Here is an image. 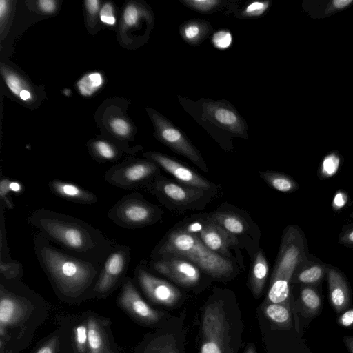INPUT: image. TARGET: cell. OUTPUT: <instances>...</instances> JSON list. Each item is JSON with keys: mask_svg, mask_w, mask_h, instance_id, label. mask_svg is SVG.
<instances>
[{"mask_svg": "<svg viewBox=\"0 0 353 353\" xmlns=\"http://www.w3.org/2000/svg\"><path fill=\"white\" fill-rule=\"evenodd\" d=\"M29 221L61 249L92 263L103 265L117 244L88 223L51 210L37 209Z\"/></svg>", "mask_w": 353, "mask_h": 353, "instance_id": "obj_1", "label": "cell"}, {"mask_svg": "<svg viewBox=\"0 0 353 353\" xmlns=\"http://www.w3.org/2000/svg\"><path fill=\"white\" fill-rule=\"evenodd\" d=\"M33 248L39 263L63 296L77 299L94 286L103 265L83 260L54 246L40 232L34 236Z\"/></svg>", "mask_w": 353, "mask_h": 353, "instance_id": "obj_2", "label": "cell"}, {"mask_svg": "<svg viewBox=\"0 0 353 353\" xmlns=\"http://www.w3.org/2000/svg\"><path fill=\"white\" fill-rule=\"evenodd\" d=\"M165 254L187 259L201 271L214 278L229 276L236 270L234 262L212 252L196 235L180 226L168 233L157 245L151 258Z\"/></svg>", "mask_w": 353, "mask_h": 353, "instance_id": "obj_3", "label": "cell"}, {"mask_svg": "<svg viewBox=\"0 0 353 353\" xmlns=\"http://www.w3.org/2000/svg\"><path fill=\"white\" fill-rule=\"evenodd\" d=\"M145 190L168 208L179 212L203 209L214 192L174 182L161 174Z\"/></svg>", "mask_w": 353, "mask_h": 353, "instance_id": "obj_4", "label": "cell"}, {"mask_svg": "<svg viewBox=\"0 0 353 353\" xmlns=\"http://www.w3.org/2000/svg\"><path fill=\"white\" fill-rule=\"evenodd\" d=\"M163 210L144 199L139 192L123 196L108 211V217L116 225L126 229L150 225L161 218Z\"/></svg>", "mask_w": 353, "mask_h": 353, "instance_id": "obj_5", "label": "cell"}, {"mask_svg": "<svg viewBox=\"0 0 353 353\" xmlns=\"http://www.w3.org/2000/svg\"><path fill=\"white\" fill-rule=\"evenodd\" d=\"M292 232L283 239L271 279L268 298L272 303L288 304L289 283L300 256V249Z\"/></svg>", "mask_w": 353, "mask_h": 353, "instance_id": "obj_6", "label": "cell"}, {"mask_svg": "<svg viewBox=\"0 0 353 353\" xmlns=\"http://www.w3.org/2000/svg\"><path fill=\"white\" fill-rule=\"evenodd\" d=\"M160 175V167L154 162L148 159H130L110 168L104 178L119 188L145 190Z\"/></svg>", "mask_w": 353, "mask_h": 353, "instance_id": "obj_7", "label": "cell"}, {"mask_svg": "<svg viewBox=\"0 0 353 353\" xmlns=\"http://www.w3.org/2000/svg\"><path fill=\"white\" fill-rule=\"evenodd\" d=\"M180 227L196 235L212 252L233 262L236 261L232 255V250L236 251L239 241L208 216H191Z\"/></svg>", "mask_w": 353, "mask_h": 353, "instance_id": "obj_8", "label": "cell"}, {"mask_svg": "<svg viewBox=\"0 0 353 353\" xmlns=\"http://www.w3.org/2000/svg\"><path fill=\"white\" fill-rule=\"evenodd\" d=\"M223 306L219 301L208 305L204 310L201 353H225L228 323Z\"/></svg>", "mask_w": 353, "mask_h": 353, "instance_id": "obj_9", "label": "cell"}, {"mask_svg": "<svg viewBox=\"0 0 353 353\" xmlns=\"http://www.w3.org/2000/svg\"><path fill=\"white\" fill-rule=\"evenodd\" d=\"M131 249L128 245L117 244L105 261L93 288L96 295L109 294L123 281L130 261Z\"/></svg>", "mask_w": 353, "mask_h": 353, "instance_id": "obj_10", "label": "cell"}, {"mask_svg": "<svg viewBox=\"0 0 353 353\" xmlns=\"http://www.w3.org/2000/svg\"><path fill=\"white\" fill-rule=\"evenodd\" d=\"M148 265L150 269L184 287L194 286L201 279V270L190 261L178 255L162 254L152 258Z\"/></svg>", "mask_w": 353, "mask_h": 353, "instance_id": "obj_11", "label": "cell"}, {"mask_svg": "<svg viewBox=\"0 0 353 353\" xmlns=\"http://www.w3.org/2000/svg\"><path fill=\"white\" fill-rule=\"evenodd\" d=\"M158 139L174 152L192 161L203 171L208 172L207 165L199 151L187 137L169 121L159 114L152 115Z\"/></svg>", "mask_w": 353, "mask_h": 353, "instance_id": "obj_12", "label": "cell"}, {"mask_svg": "<svg viewBox=\"0 0 353 353\" xmlns=\"http://www.w3.org/2000/svg\"><path fill=\"white\" fill-rule=\"evenodd\" d=\"M141 261L134 270V280L152 302L167 306L174 305L181 298V292L170 283L155 276Z\"/></svg>", "mask_w": 353, "mask_h": 353, "instance_id": "obj_13", "label": "cell"}, {"mask_svg": "<svg viewBox=\"0 0 353 353\" xmlns=\"http://www.w3.org/2000/svg\"><path fill=\"white\" fill-rule=\"evenodd\" d=\"M32 312L31 303L0 285V335H6V329L23 323Z\"/></svg>", "mask_w": 353, "mask_h": 353, "instance_id": "obj_14", "label": "cell"}, {"mask_svg": "<svg viewBox=\"0 0 353 353\" xmlns=\"http://www.w3.org/2000/svg\"><path fill=\"white\" fill-rule=\"evenodd\" d=\"M144 155L172 174L180 183L206 191H215L214 184L170 157L156 152H148Z\"/></svg>", "mask_w": 353, "mask_h": 353, "instance_id": "obj_15", "label": "cell"}, {"mask_svg": "<svg viewBox=\"0 0 353 353\" xmlns=\"http://www.w3.org/2000/svg\"><path fill=\"white\" fill-rule=\"evenodd\" d=\"M121 283L118 299L119 305L134 319L142 323L150 324L158 321L160 314L143 299L132 280L125 277Z\"/></svg>", "mask_w": 353, "mask_h": 353, "instance_id": "obj_16", "label": "cell"}, {"mask_svg": "<svg viewBox=\"0 0 353 353\" xmlns=\"http://www.w3.org/2000/svg\"><path fill=\"white\" fill-rule=\"evenodd\" d=\"M203 114L216 126L236 136L245 137V125L237 112L223 101H208L203 104Z\"/></svg>", "mask_w": 353, "mask_h": 353, "instance_id": "obj_17", "label": "cell"}, {"mask_svg": "<svg viewBox=\"0 0 353 353\" xmlns=\"http://www.w3.org/2000/svg\"><path fill=\"white\" fill-rule=\"evenodd\" d=\"M48 186L56 196L74 203L90 205L98 201L95 194L74 183L53 179Z\"/></svg>", "mask_w": 353, "mask_h": 353, "instance_id": "obj_18", "label": "cell"}, {"mask_svg": "<svg viewBox=\"0 0 353 353\" xmlns=\"http://www.w3.org/2000/svg\"><path fill=\"white\" fill-rule=\"evenodd\" d=\"M207 216L236 237L239 243L241 238L245 236L250 230V224L239 212L218 210L207 214Z\"/></svg>", "mask_w": 353, "mask_h": 353, "instance_id": "obj_19", "label": "cell"}, {"mask_svg": "<svg viewBox=\"0 0 353 353\" xmlns=\"http://www.w3.org/2000/svg\"><path fill=\"white\" fill-rule=\"evenodd\" d=\"M330 303L337 312L345 310L350 304V293L343 277L336 270L328 271Z\"/></svg>", "mask_w": 353, "mask_h": 353, "instance_id": "obj_20", "label": "cell"}, {"mask_svg": "<svg viewBox=\"0 0 353 353\" xmlns=\"http://www.w3.org/2000/svg\"><path fill=\"white\" fill-rule=\"evenodd\" d=\"M269 272V266L265 254L259 249L253 257L250 271V285L256 296L261 294L265 286Z\"/></svg>", "mask_w": 353, "mask_h": 353, "instance_id": "obj_21", "label": "cell"}, {"mask_svg": "<svg viewBox=\"0 0 353 353\" xmlns=\"http://www.w3.org/2000/svg\"><path fill=\"white\" fill-rule=\"evenodd\" d=\"M88 349L89 353H108L105 332L94 317L88 320Z\"/></svg>", "mask_w": 353, "mask_h": 353, "instance_id": "obj_22", "label": "cell"}, {"mask_svg": "<svg viewBox=\"0 0 353 353\" xmlns=\"http://www.w3.org/2000/svg\"><path fill=\"white\" fill-rule=\"evenodd\" d=\"M90 150L93 157L101 162L115 161L121 157L119 148L104 140L92 142L90 145Z\"/></svg>", "mask_w": 353, "mask_h": 353, "instance_id": "obj_23", "label": "cell"}, {"mask_svg": "<svg viewBox=\"0 0 353 353\" xmlns=\"http://www.w3.org/2000/svg\"><path fill=\"white\" fill-rule=\"evenodd\" d=\"M259 175L262 179L274 189L288 192L295 189L294 182L287 176L281 173L271 171H260Z\"/></svg>", "mask_w": 353, "mask_h": 353, "instance_id": "obj_24", "label": "cell"}, {"mask_svg": "<svg viewBox=\"0 0 353 353\" xmlns=\"http://www.w3.org/2000/svg\"><path fill=\"white\" fill-rule=\"evenodd\" d=\"M103 83V79L99 72H92L82 77L77 82L79 92L85 97H89L97 91Z\"/></svg>", "mask_w": 353, "mask_h": 353, "instance_id": "obj_25", "label": "cell"}, {"mask_svg": "<svg viewBox=\"0 0 353 353\" xmlns=\"http://www.w3.org/2000/svg\"><path fill=\"white\" fill-rule=\"evenodd\" d=\"M266 316L279 325H288L290 322V312L288 304L270 303L265 307Z\"/></svg>", "mask_w": 353, "mask_h": 353, "instance_id": "obj_26", "label": "cell"}, {"mask_svg": "<svg viewBox=\"0 0 353 353\" xmlns=\"http://www.w3.org/2000/svg\"><path fill=\"white\" fill-rule=\"evenodd\" d=\"M301 299L305 307L310 312H316L321 305L317 292L310 287L304 288L301 292Z\"/></svg>", "mask_w": 353, "mask_h": 353, "instance_id": "obj_27", "label": "cell"}, {"mask_svg": "<svg viewBox=\"0 0 353 353\" xmlns=\"http://www.w3.org/2000/svg\"><path fill=\"white\" fill-rule=\"evenodd\" d=\"M0 273L1 278L6 280H17L23 275V266L15 260L10 262L0 261Z\"/></svg>", "mask_w": 353, "mask_h": 353, "instance_id": "obj_28", "label": "cell"}, {"mask_svg": "<svg viewBox=\"0 0 353 353\" xmlns=\"http://www.w3.org/2000/svg\"><path fill=\"white\" fill-rule=\"evenodd\" d=\"M2 73L7 86L15 96L19 98L21 92L28 90L21 78L15 73L3 70Z\"/></svg>", "mask_w": 353, "mask_h": 353, "instance_id": "obj_29", "label": "cell"}, {"mask_svg": "<svg viewBox=\"0 0 353 353\" xmlns=\"http://www.w3.org/2000/svg\"><path fill=\"white\" fill-rule=\"evenodd\" d=\"M187 6L201 12H208L217 8L221 1L217 0H184L181 1Z\"/></svg>", "mask_w": 353, "mask_h": 353, "instance_id": "obj_30", "label": "cell"}, {"mask_svg": "<svg viewBox=\"0 0 353 353\" xmlns=\"http://www.w3.org/2000/svg\"><path fill=\"white\" fill-rule=\"evenodd\" d=\"M322 275V268L314 265L301 271L298 276V280L304 283H314L320 280Z\"/></svg>", "mask_w": 353, "mask_h": 353, "instance_id": "obj_31", "label": "cell"}, {"mask_svg": "<svg viewBox=\"0 0 353 353\" xmlns=\"http://www.w3.org/2000/svg\"><path fill=\"white\" fill-rule=\"evenodd\" d=\"M88 325L81 324L74 329V341L79 353H85L88 348Z\"/></svg>", "mask_w": 353, "mask_h": 353, "instance_id": "obj_32", "label": "cell"}, {"mask_svg": "<svg viewBox=\"0 0 353 353\" xmlns=\"http://www.w3.org/2000/svg\"><path fill=\"white\" fill-rule=\"evenodd\" d=\"M10 179L7 177H1L0 182V200L1 203L5 206L6 208L11 210L14 207L11 196V188Z\"/></svg>", "mask_w": 353, "mask_h": 353, "instance_id": "obj_33", "label": "cell"}, {"mask_svg": "<svg viewBox=\"0 0 353 353\" xmlns=\"http://www.w3.org/2000/svg\"><path fill=\"white\" fill-rule=\"evenodd\" d=\"M112 131L119 137L125 138L130 134V125L123 119L114 118L110 121Z\"/></svg>", "mask_w": 353, "mask_h": 353, "instance_id": "obj_34", "label": "cell"}, {"mask_svg": "<svg viewBox=\"0 0 353 353\" xmlns=\"http://www.w3.org/2000/svg\"><path fill=\"white\" fill-rule=\"evenodd\" d=\"M202 28L197 22H190L187 23L183 29L184 38L191 42H194L199 39L202 34Z\"/></svg>", "mask_w": 353, "mask_h": 353, "instance_id": "obj_35", "label": "cell"}, {"mask_svg": "<svg viewBox=\"0 0 353 353\" xmlns=\"http://www.w3.org/2000/svg\"><path fill=\"white\" fill-rule=\"evenodd\" d=\"M269 6V1H254L249 4L243 12L245 17L261 16Z\"/></svg>", "mask_w": 353, "mask_h": 353, "instance_id": "obj_36", "label": "cell"}, {"mask_svg": "<svg viewBox=\"0 0 353 353\" xmlns=\"http://www.w3.org/2000/svg\"><path fill=\"white\" fill-rule=\"evenodd\" d=\"M232 35L228 31H219L216 32L212 37L214 45L219 49L228 48L232 43Z\"/></svg>", "mask_w": 353, "mask_h": 353, "instance_id": "obj_37", "label": "cell"}, {"mask_svg": "<svg viewBox=\"0 0 353 353\" xmlns=\"http://www.w3.org/2000/svg\"><path fill=\"white\" fill-rule=\"evenodd\" d=\"M139 17V12L137 6L128 5L125 7L123 14V19L124 23L128 27L135 26L138 22Z\"/></svg>", "mask_w": 353, "mask_h": 353, "instance_id": "obj_38", "label": "cell"}, {"mask_svg": "<svg viewBox=\"0 0 353 353\" xmlns=\"http://www.w3.org/2000/svg\"><path fill=\"white\" fill-rule=\"evenodd\" d=\"M339 165V159L335 155L325 157L323 162L322 170L323 174L331 176L335 174Z\"/></svg>", "mask_w": 353, "mask_h": 353, "instance_id": "obj_39", "label": "cell"}, {"mask_svg": "<svg viewBox=\"0 0 353 353\" xmlns=\"http://www.w3.org/2000/svg\"><path fill=\"white\" fill-rule=\"evenodd\" d=\"M145 353H177L168 343L162 342L159 340L153 341L145 350Z\"/></svg>", "mask_w": 353, "mask_h": 353, "instance_id": "obj_40", "label": "cell"}, {"mask_svg": "<svg viewBox=\"0 0 353 353\" xmlns=\"http://www.w3.org/2000/svg\"><path fill=\"white\" fill-rule=\"evenodd\" d=\"M101 22L108 26H113L116 22L112 5L107 3L103 6L99 14Z\"/></svg>", "mask_w": 353, "mask_h": 353, "instance_id": "obj_41", "label": "cell"}, {"mask_svg": "<svg viewBox=\"0 0 353 353\" xmlns=\"http://www.w3.org/2000/svg\"><path fill=\"white\" fill-rule=\"evenodd\" d=\"M59 339L54 336L43 345L36 353H57Z\"/></svg>", "mask_w": 353, "mask_h": 353, "instance_id": "obj_42", "label": "cell"}, {"mask_svg": "<svg viewBox=\"0 0 353 353\" xmlns=\"http://www.w3.org/2000/svg\"><path fill=\"white\" fill-rule=\"evenodd\" d=\"M339 323L343 327H350L353 325V308L346 310L339 318Z\"/></svg>", "mask_w": 353, "mask_h": 353, "instance_id": "obj_43", "label": "cell"}, {"mask_svg": "<svg viewBox=\"0 0 353 353\" xmlns=\"http://www.w3.org/2000/svg\"><path fill=\"white\" fill-rule=\"evenodd\" d=\"M39 9L45 13H51L56 9V2L52 0H41L37 2Z\"/></svg>", "mask_w": 353, "mask_h": 353, "instance_id": "obj_44", "label": "cell"}, {"mask_svg": "<svg viewBox=\"0 0 353 353\" xmlns=\"http://www.w3.org/2000/svg\"><path fill=\"white\" fill-rule=\"evenodd\" d=\"M100 3L97 0H88L85 1V8L90 15H95L99 10Z\"/></svg>", "mask_w": 353, "mask_h": 353, "instance_id": "obj_45", "label": "cell"}, {"mask_svg": "<svg viewBox=\"0 0 353 353\" xmlns=\"http://www.w3.org/2000/svg\"><path fill=\"white\" fill-rule=\"evenodd\" d=\"M10 10V1L1 0L0 1V19L1 26L8 16Z\"/></svg>", "mask_w": 353, "mask_h": 353, "instance_id": "obj_46", "label": "cell"}, {"mask_svg": "<svg viewBox=\"0 0 353 353\" xmlns=\"http://www.w3.org/2000/svg\"><path fill=\"white\" fill-rule=\"evenodd\" d=\"M352 2V0H334L332 1V3L335 8H342Z\"/></svg>", "mask_w": 353, "mask_h": 353, "instance_id": "obj_47", "label": "cell"}, {"mask_svg": "<svg viewBox=\"0 0 353 353\" xmlns=\"http://www.w3.org/2000/svg\"><path fill=\"white\" fill-rule=\"evenodd\" d=\"M343 341L350 353H353V336H346L343 339Z\"/></svg>", "mask_w": 353, "mask_h": 353, "instance_id": "obj_48", "label": "cell"}, {"mask_svg": "<svg viewBox=\"0 0 353 353\" xmlns=\"http://www.w3.org/2000/svg\"><path fill=\"white\" fill-rule=\"evenodd\" d=\"M345 199L341 193L337 194L334 199V203L337 207H342L345 204Z\"/></svg>", "mask_w": 353, "mask_h": 353, "instance_id": "obj_49", "label": "cell"}, {"mask_svg": "<svg viewBox=\"0 0 353 353\" xmlns=\"http://www.w3.org/2000/svg\"><path fill=\"white\" fill-rule=\"evenodd\" d=\"M10 188L12 192H21L22 190V185L17 182L11 181L10 183Z\"/></svg>", "mask_w": 353, "mask_h": 353, "instance_id": "obj_50", "label": "cell"}, {"mask_svg": "<svg viewBox=\"0 0 353 353\" xmlns=\"http://www.w3.org/2000/svg\"><path fill=\"white\" fill-rule=\"evenodd\" d=\"M245 353H256L254 347L252 346L249 347Z\"/></svg>", "mask_w": 353, "mask_h": 353, "instance_id": "obj_51", "label": "cell"}, {"mask_svg": "<svg viewBox=\"0 0 353 353\" xmlns=\"http://www.w3.org/2000/svg\"><path fill=\"white\" fill-rule=\"evenodd\" d=\"M347 239L350 241L353 242V230L350 233H349L347 236Z\"/></svg>", "mask_w": 353, "mask_h": 353, "instance_id": "obj_52", "label": "cell"}, {"mask_svg": "<svg viewBox=\"0 0 353 353\" xmlns=\"http://www.w3.org/2000/svg\"><path fill=\"white\" fill-rule=\"evenodd\" d=\"M108 353H113V352L109 350Z\"/></svg>", "mask_w": 353, "mask_h": 353, "instance_id": "obj_53", "label": "cell"}]
</instances>
